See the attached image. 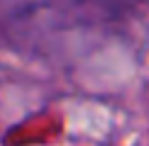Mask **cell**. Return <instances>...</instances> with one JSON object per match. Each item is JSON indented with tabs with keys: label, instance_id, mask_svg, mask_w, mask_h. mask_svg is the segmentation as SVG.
<instances>
[{
	"label": "cell",
	"instance_id": "1",
	"mask_svg": "<svg viewBox=\"0 0 149 146\" xmlns=\"http://www.w3.org/2000/svg\"><path fill=\"white\" fill-rule=\"evenodd\" d=\"M149 10V0H0V17L29 34H103Z\"/></svg>",
	"mask_w": 149,
	"mask_h": 146
}]
</instances>
